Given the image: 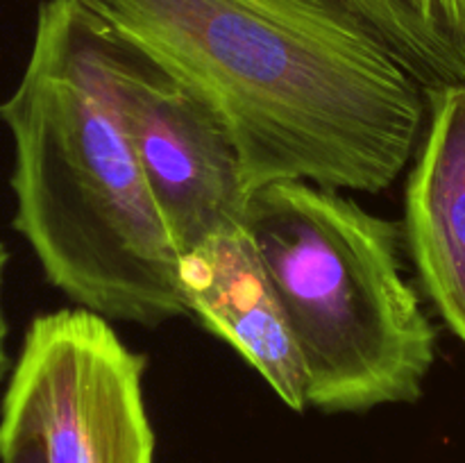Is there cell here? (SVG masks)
I'll use <instances>...</instances> for the list:
<instances>
[{"mask_svg":"<svg viewBox=\"0 0 465 463\" xmlns=\"http://www.w3.org/2000/svg\"><path fill=\"white\" fill-rule=\"evenodd\" d=\"M107 68L132 148L177 252L243 222L250 189L225 123L109 25Z\"/></svg>","mask_w":465,"mask_h":463,"instance_id":"obj_5","label":"cell"},{"mask_svg":"<svg viewBox=\"0 0 465 463\" xmlns=\"http://www.w3.org/2000/svg\"><path fill=\"white\" fill-rule=\"evenodd\" d=\"M7 263H9V252L3 245V241H0V386H3V381L7 379L14 366L7 350L9 322H7V313H5V272H7Z\"/></svg>","mask_w":465,"mask_h":463,"instance_id":"obj_9","label":"cell"},{"mask_svg":"<svg viewBox=\"0 0 465 463\" xmlns=\"http://www.w3.org/2000/svg\"><path fill=\"white\" fill-rule=\"evenodd\" d=\"M145 359L82 307L27 327L0 404V443L32 438L45 463H154Z\"/></svg>","mask_w":465,"mask_h":463,"instance_id":"obj_4","label":"cell"},{"mask_svg":"<svg viewBox=\"0 0 465 463\" xmlns=\"http://www.w3.org/2000/svg\"><path fill=\"white\" fill-rule=\"evenodd\" d=\"M180 293L186 311L234 348L286 407H309L289 313L243 222L180 254Z\"/></svg>","mask_w":465,"mask_h":463,"instance_id":"obj_6","label":"cell"},{"mask_svg":"<svg viewBox=\"0 0 465 463\" xmlns=\"http://www.w3.org/2000/svg\"><path fill=\"white\" fill-rule=\"evenodd\" d=\"M0 463H45L44 449L32 438L0 443Z\"/></svg>","mask_w":465,"mask_h":463,"instance_id":"obj_10","label":"cell"},{"mask_svg":"<svg viewBox=\"0 0 465 463\" xmlns=\"http://www.w3.org/2000/svg\"><path fill=\"white\" fill-rule=\"evenodd\" d=\"M402 234L427 298L465 345V82L427 89Z\"/></svg>","mask_w":465,"mask_h":463,"instance_id":"obj_7","label":"cell"},{"mask_svg":"<svg viewBox=\"0 0 465 463\" xmlns=\"http://www.w3.org/2000/svg\"><path fill=\"white\" fill-rule=\"evenodd\" d=\"M422 89L463 84L465 48L448 0H348Z\"/></svg>","mask_w":465,"mask_h":463,"instance_id":"obj_8","label":"cell"},{"mask_svg":"<svg viewBox=\"0 0 465 463\" xmlns=\"http://www.w3.org/2000/svg\"><path fill=\"white\" fill-rule=\"evenodd\" d=\"M243 225L289 313L309 407L418 402L439 334L404 272L402 227L307 180L250 191Z\"/></svg>","mask_w":465,"mask_h":463,"instance_id":"obj_3","label":"cell"},{"mask_svg":"<svg viewBox=\"0 0 465 463\" xmlns=\"http://www.w3.org/2000/svg\"><path fill=\"white\" fill-rule=\"evenodd\" d=\"M107 36L82 0L39 5L30 57L0 103L14 230L75 307L157 327L186 313L180 252L118 112Z\"/></svg>","mask_w":465,"mask_h":463,"instance_id":"obj_2","label":"cell"},{"mask_svg":"<svg viewBox=\"0 0 465 463\" xmlns=\"http://www.w3.org/2000/svg\"><path fill=\"white\" fill-rule=\"evenodd\" d=\"M221 116L250 191L377 193L416 157L427 95L348 0H82Z\"/></svg>","mask_w":465,"mask_h":463,"instance_id":"obj_1","label":"cell"},{"mask_svg":"<svg viewBox=\"0 0 465 463\" xmlns=\"http://www.w3.org/2000/svg\"><path fill=\"white\" fill-rule=\"evenodd\" d=\"M450 9H452V18L454 25H457L459 39H461L463 48H465V0H448Z\"/></svg>","mask_w":465,"mask_h":463,"instance_id":"obj_11","label":"cell"}]
</instances>
